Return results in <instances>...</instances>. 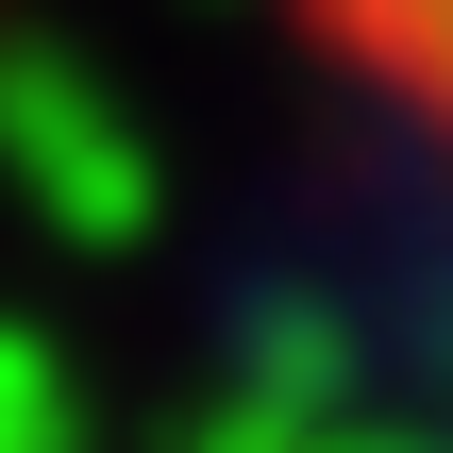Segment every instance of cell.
Listing matches in <instances>:
<instances>
[{"mask_svg": "<svg viewBox=\"0 0 453 453\" xmlns=\"http://www.w3.org/2000/svg\"><path fill=\"white\" fill-rule=\"evenodd\" d=\"M286 17H303V34H319V50L453 168V0H286Z\"/></svg>", "mask_w": 453, "mask_h": 453, "instance_id": "cell-1", "label": "cell"}]
</instances>
